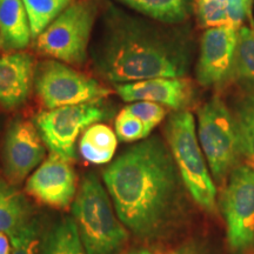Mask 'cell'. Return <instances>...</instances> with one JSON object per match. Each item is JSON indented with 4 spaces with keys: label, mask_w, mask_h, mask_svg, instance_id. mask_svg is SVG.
<instances>
[{
    "label": "cell",
    "mask_w": 254,
    "mask_h": 254,
    "mask_svg": "<svg viewBox=\"0 0 254 254\" xmlns=\"http://www.w3.org/2000/svg\"><path fill=\"white\" fill-rule=\"evenodd\" d=\"M234 79L245 91H254V26L238 30Z\"/></svg>",
    "instance_id": "obj_20"
},
{
    "label": "cell",
    "mask_w": 254,
    "mask_h": 254,
    "mask_svg": "<svg viewBox=\"0 0 254 254\" xmlns=\"http://www.w3.org/2000/svg\"><path fill=\"white\" fill-rule=\"evenodd\" d=\"M231 27L239 30L251 18L252 0H224Z\"/></svg>",
    "instance_id": "obj_27"
},
{
    "label": "cell",
    "mask_w": 254,
    "mask_h": 254,
    "mask_svg": "<svg viewBox=\"0 0 254 254\" xmlns=\"http://www.w3.org/2000/svg\"><path fill=\"white\" fill-rule=\"evenodd\" d=\"M167 254H209V252L202 244L196 243V241H190Z\"/></svg>",
    "instance_id": "obj_28"
},
{
    "label": "cell",
    "mask_w": 254,
    "mask_h": 254,
    "mask_svg": "<svg viewBox=\"0 0 254 254\" xmlns=\"http://www.w3.org/2000/svg\"><path fill=\"white\" fill-rule=\"evenodd\" d=\"M38 254H86L73 218H64L50 228Z\"/></svg>",
    "instance_id": "obj_18"
},
{
    "label": "cell",
    "mask_w": 254,
    "mask_h": 254,
    "mask_svg": "<svg viewBox=\"0 0 254 254\" xmlns=\"http://www.w3.org/2000/svg\"><path fill=\"white\" fill-rule=\"evenodd\" d=\"M113 207L94 174L82 178L72 204V214L86 254H117L125 247L128 231Z\"/></svg>",
    "instance_id": "obj_3"
},
{
    "label": "cell",
    "mask_w": 254,
    "mask_h": 254,
    "mask_svg": "<svg viewBox=\"0 0 254 254\" xmlns=\"http://www.w3.org/2000/svg\"><path fill=\"white\" fill-rule=\"evenodd\" d=\"M167 142L180 178L193 200L206 212L217 209V187L196 138L195 123L189 111H178L166 125Z\"/></svg>",
    "instance_id": "obj_4"
},
{
    "label": "cell",
    "mask_w": 254,
    "mask_h": 254,
    "mask_svg": "<svg viewBox=\"0 0 254 254\" xmlns=\"http://www.w3.org/2000/svg\"><path fill=\"white\" fill-rule=\"evenodd\" d=\"M198 140L212 177L224 185L239 166L241 152L236 119L218 95L198 110Z\"/></svg>",
    "instance_id": "obj_5"
},
{
    "label": "cell",
    "mask_w": 254,
    "mask_h": 254,
    "mask_svg": "<svg viewBox=\"0 0 254 254\" xmlns=\"http://www.w3.org/2000/svg\"><path fill=\"white\" fill-rule=\"evenodd\" d=\"M116 91L126 103L152 101L174 111H185L193 100L192 82L185 78H153L116 85Z\"/></svg>",
    "instance_id": "obj_13"
},
{
    "label": "cell",
    "mask_w": 254,
    "mask_h": 254,
    "mask_svg": "<svg viewBox=\"0 0 254 254\" xmlns=\"http://www.w3.org/2000/svg\"><path fill=\"white\" fill-rule=\"evenodd\" d=\"M179 179L172 153L158 136L129 147L103 172L117 215L140 239L158 237L172 220Z\"/></svg>",
    "instance_id": "obj_1"
},
{
    "label": "cell",
    "mask_w": 254,
    "mask_h": 254,
    "mask_svg": "<svg viewBox=\"0 0 254 254\" xmlns=\"http://www.w3.org/2000/svg\"><path fill=\"white\" fill-rule=\"evenodd\" d=\"M94 67L113 84L153 78H180L186 73L185 53L153 28L127 15L106 17L92 50Z\"/></svg>",
    "instance_id": "obj_2"
},
{
    "label": "cell",
    "mask_w": 254,
    "mask_h": 254,
    "mask_svg": "<svg viewBox=\"0 0 254 254\" xmlns=\"http://www.w3.org/2000/svg\"><path fill=\"white\" fill-rule=\"evenodd\" d=\"M33 219V208L13 184L0 180V233L9 239L18 236Z\"/></svg>",
    "instance_id": "obj_16"
},
{
    "label": "cell",
    "mask_w": 254,
    "mask_h": 254,
    "mask_svg": "<svg viewBox=\"0 0 254 254\" xmlns=\"http://www.w3.org/2000/svg\"><path fill=\"white\" fill-rule=\"evenodd\" d=\"M34 62L25 52L0 56V106L14 110L26 103L34 85Z\"/></svg>",
    "instance_id": "obj_14"
},
{
    "label": "cell",
    "mask_w": 254,
    "mask_h": 254,
    "mask_svg": "<svg viewBox=\"0 0 254 254\" xmlns=\"http://www.w3.org/2000/svg\"><path fill=\"white\" fill-rule=\"evenodd\" d=\"M32 32L23 0H0V46L18 52L30 45Z\"/></svg>",
    "instance_id": "obj_15"
},
{
    "label": "cell",
    "mask_w": 254,
    "mask_h": 254,
    "mask_svg": "<svg viewBox=\"0 0 254 254\" xmlns=\"http://www.w3.org/2000/svg\"><path fill=\"white\" fill-rule=\"evenodd\" d=\"M126 109L144 123L148 133H151L152 129L163 122L166 117V109L163 105L152 103V101H134L127 105Z\"/></svg>",
    "instance_id": "obj_25"
},
{
    "label": "cell",
    "mask_w": 254,
    "mask_h": 254,
    "mask_svg": "<svg viewBox=\"0 0 254 254\" xmlns=\"http://www.w3.org/2000/svg\"><path fill=\"white\" fill-rule=\"evenodd\" d=\"M118 136L105 124H93L85 129L79 150L81 157L88 163L101 165L110 163L116 153Z\"/></svg>",
    "instance_id": "obj_17"
},
{
    "label": "cell",
    "mask_w": 254,
    "mask_h": 254,
    "mask_svg": "<svg viewBox=\"0 0 254 254\" xmlns=\"http://www.w3.org/2000/svg\"><path fill=\"white\" fill-rule=\"evenodd\" d=\"M11 254H38L39 252V238L36 220L32 221L18 236L12 238Z\"/></svg>",
    "instance_id": "obj_26"
},
{
    "label": "cell",
    "mask_w": 254,
    "mask_h": 254,
    "mask_svg": "<svg viewBox=\"0 0 254 254\" xmlns=\"http://www.w3.org/2000/svg\"><path fill=\"white\" fill-rule=\"evenodd\" d=\"M238 30L212 27L204 32L196 64V80L206 87H224L234 79Z\"/></svg>",
    "instance_id": "obj_10"
},
{
    "label": "cell",
    "mask_w": 254,
    "mask_h": 254,
    "mask_svg": "<svg viewBox=\"0 0 254 254\" xmlns=\"http://www.w3.org/2000/svg\"><path fill=\"white\" fill-rule=\"evenodd\" d=\"M128 254H152V253L147 250H138V251H133V252H129Z\"/></svg>",
    "instance_id": "obj_30"
},
{
    "label": "cell",
    "mask_w": 254,
    "mask_h": 254,
    "mask_svg": "<svg viewBox=\"0 0 254 254\" xmlns=\"http://www.w3.org/2000/svg\"><path fill=\"white\" fill-rule=\"evenodd\" d=\"M140 13L163 23L176 24L187 17V0H120Z\"/></svg>",
    "instance_id": "obj_21"
},
{
    "label": "cell",
    "mask_w": 254,
    "mask_h": 254,
    "mask_svg": "<svg viewBox=\"0 0 254 254\" xmlns=\"http://www.w3.org/2000/svg\"><path fill=\"white\" fill-rule=\"evenodd\" d=\"M0 254H11V240L4 233H0Z\"/></svg>",
    "instance_id": "obj_29"
},
{
    "label": "cell",
    "mask_w": 254,
    "mask_h": 254,
    "mask_svg": "<svg viewBox=\"0 0 254 254\" xmlns=\"http://www.w3.org/2000/svg\"><path fill=\"white\" fill-rule=\"evenodd\" d=\"M196 14L202 27H231L224 0H198Z\"/></svg>",
    "instance_id": "obj_23"
},
{
    "label": "cell",
    "mask_w": 254,
    "mask_h": 254,
    "mask_svg": "<svg viewBox=\"0 0 254 254\" xmlns=\"http://www.w3.org/2000/svg\"><path fill=\"white\" fill-rule=\"evenodd\" d=\"M72 1L73 0H23L30 20L32 38L37 39Z\"/></svg>",
    "instance_id": "obj_22"
},
{
    "label": "cell",
    "mask_w": 254,
    "mask_h": 254,
    "mask_svg": "<svg viewBox=\"0 0 254 254\" xmlns=\"http://www.w3.org/2000/svg\"><path fill=\"white\" fill-rule=\"evenodd\" d=\"M220 207L233 254L254 249V167L244 164L232 171L221 193Z\"/></svg>",
    "instance_id": "obj_8"
},
{
    "label": "cell",
    "mask_w": 254,
    "mask_h": 254,
    "mask_svg": "<svg viewBox=\"0 0 254 254\" xmlns=\"http://www.w3.org/2000/svg\"><path fill=\"white\" fill-rule=\"evenodd\" d=\"M25 190L41 205L66 209L77 195V174L69 161L50 153L28 177Z\"/></svg>",
    "instance_id": "obj_12"
},
{
    "label": "cell",
    "mask_w": 254,
    "mask_h": 254,
    "mask_svg": "<svg viewBox=\"0 0 254 254\" xmlns=\"http://www.w3.org/2000/svg\"><path fill=\"white\" fill-rule=\"evenodd\" d=\"M98 11V0L72 2L37 38V50L62 63L84 64Z\"/></svg>",
    "instance_id": "obj_6"
},
{
    "label": "cell",
    "mask_w": 254,
    "mask_h": 254,
    "mask_svg": "<svg viewBox=\"0 0 254 254\" xmlns=\"http://www.w3.org/2000/svg\"><path fill=\"white\" fill-rule=\"evenodd\" d=\"M46 145L37 126L27 120H14L8 126L2 147L4 173L8 183L20 184L44 161Z\"/></svg>",
    "instance_id": "obj_11"
},
{
    "label": "cell",
    "mask_w": 254,
    "mask_h": 254,
    "mask_svg": "<svg viewBox=\"0 0 254 254\" xmlns=\"http://www.w3.org/2000/svg\"><path fill=\"white\" fill-rule=\"evenodd\" d=\"M236 119L241 159L254 167V91H246L232 111Z\"/></svg>",
    "instance_id": "obj_19"
},
{
    "label": "cell",
    "mask_w": 254,
    "mask_h": 254,
    "mask_svg": "<svg viewBox=\"0 0 254 254\" xmlns=\"http://www.w3.org/2000/svg\"><path fill=\"white\" fill-rule=\"evenodd\" d=\"M109 116L111 113L100 103L72 105L39 113L36 126L51 153L71 163L75 159L79 134Z\"/></svg>",
    "instance_id": "obj_9"
},
{
    "label": "cell",
    "mask_w": 254,
    "mask_h": 254,
    "mask_svg": "<svg viewBox=\"0 0 254 254\" xmlns=\"http://www.w3.org/2000/svg\"><path fill=\"white\" fill-rule=\"evenodd\" d=\"M34 87L47 110L100 103L111 93L110 88L99 81L59 60H47L39 64L34 73Z\"/></svg>",
    "instance_id": "obj_7"
},
{
    "label": "cell",
    "mask_w": 254,
    "mask_h": 254,
    "mask_svg": "<svg viewBox=\"0 0 254 254\" xmlns=\"http://www.w3.org/2000/svg\"><path fill=\"white\" fill-rule=\"evenodd\" d=\"M116 134L119 140L124 142H132L147 138L150 133L147 132L144 123L136 118L128 110L123 109L120 111L114 123Z\"/></svg>",
    "instance_id": "obj_24"
}]
</instances>
